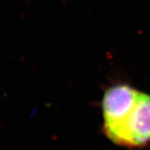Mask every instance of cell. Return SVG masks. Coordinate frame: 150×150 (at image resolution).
Here are the masks:
<instances>
[{
  "mask_svg": "<svg viewBox=\"0 0 150 150\" xmlns=\"http://www.w3.org/2000/svg\"><path fill=\"white\" fill-rule=\"evenodd\" d=\"M104 127V133L113 143L129 148L150 143V95L139 92L134 105L117 122Z\"/></svg>",
  "mask_w": 150,
  "mask_h": 150,
  "instance_id": "cell-1",
  "label": "cell"
},
{
  "mask_svg": "<svg viewBox=\"0 0 150 150\" xmlns=\"http://www.w3.org/2000/svg\"><path fill=\"white\" fill-rule=\"evenodd\" d=\"M139 92L127 84H117L107 90L102 99L104 126L121 120L134 105Z\"/></svg>",
  "mask_w": 150,
  "mask_h": 150,
  "instance_id": "cell-2",
  "label": "cell"
}]
</instances>
